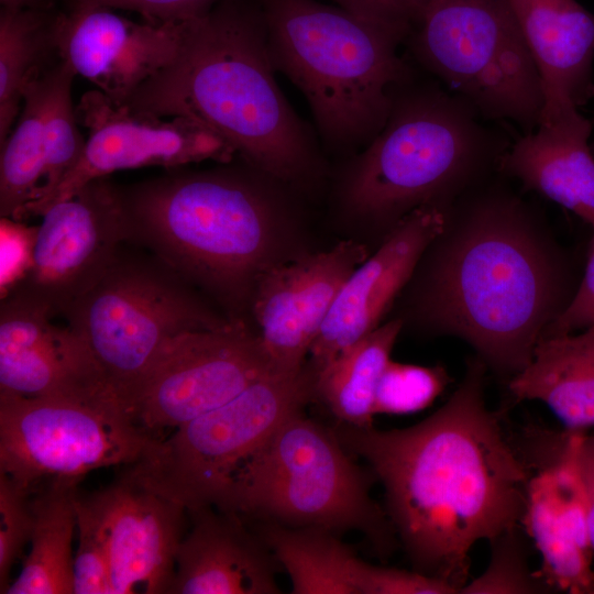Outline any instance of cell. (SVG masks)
Wrapping results in <instances>:
<instances>
[{
    "mask_svg": "<svg viewBox=\"0 0 594 594\" xmlns=\"http://www.w3.org/2000/svg\"><path fill=\"white\" fill-rule=\"evenodd\" d=\"M486 365L465 375L437 411L392 430L339 422L348 451L381 481L386 513L415 571L458 593L469 582L474 544L520 527L527 469L517 439L485 402Z\"/></svg>",
    "mask_w": 594,
    "mask_h": 594,
    "instance_id": "6da1fadb",
    "label": "cell"
},
{
    "mask_svg": "<svg viewBox=\"0 0 594 594\" xmlns=\"http://www.w3.org/2000/svg\"><path fill=\"white\" fill-rule=\"evenodd\" d=\"M455 218L436 239L421 314L512 377L571 300L561 255L513 196L484 193Z\"/></svg>",
    "mask_w": 594,
    "mask_h": 594,
    "instance_id": "7a4b0ae2",
    "label": "cell"
},
{
    "mask_svg": "<svg viewBox=\"0 0 594 594\" xmlns=\"http://www.w3.org/2000/svg\"><path fill=\"white\" fill-rule=\"evenodd\" d=\"M275 72L260 9L228 0L187 21L177 58L125 105L157 117L193 118L250 166L278 180H305L317 166L318 148Z\"/></svg>",
    "mask_w": 594,
    "mask_h": 594,
    "instance_id": "3957f363",
    "label": "cell"
},
{
    "mask_svg": "<svg viewBox=\"0 0 594 594\" xmlns=\"http://www.w3.org/2000/svg\"><path fill=\"white\" fill-rule=\"evenodd\" d=\"M129 244L238 308L268 257L277 219L268 191L244 170L169 173L121 186Z\"/></svg>",
    "mask_w": 594,
    "mask_h": 594,
    "instance_id": "277c9868",
    "label": "cell"
},
{
    "mask_svg": "<svg viewBox=\"0 0 594 594\" xmlns=\"http://www.w3.org/2000/svg\"><path fill=\"white\" fill-rule=\"evenodd\" d=\"M258 3L273 65L305 96L321 136L338 147L366 146L413 76L398 53L407 26L316 0Z\"/></svg>",
    "mask_w": 594,
    "mask_h": 594,
    "instance_id": "5b68a950",
    "label": "cell"
},
{
    "mask_svg": "<svg viewBox=\"0 0 594 594\" xmlns=\"http://www.w3.org/2000/svg\"><path fill=\"white\" fill-rule=\"evenodd\" d=\"M437 80L402 84L388 118L350 165L342 202L353 216L394 226L471 185L504 153L501 138Z\"/></svg>",
    "mask_w": 594,
    "mask_h": 594,
    "instance_id": "8992f818",
    "label": "cell"
},
{
    "mask_svg": "<svg viewBox=\"0 0 594 594\" xmlns=\"http://www.w3.org/2000/svg\"><path fill=\"white\" fill-rule=\"evenodd\" d=\"M371 477L349 457L336 430L307 417L286 418L243 463L217 508L264 524L362 532L383 556L396 543Z\"/></svg>",
    "mask_w": 594,
    "mask_h": 594,
    "instance_id": "52a82bcc",
    "label": "cell"
},
{
    "mask_svg": "<svg viewBox=\"0 0 594 594\" xmlns=\"http://www.w3.org/2000/svg\"><path fill=\"white\" fill-rule=\"evenodd\" d=\"M404 43L483 119L510 122L524 134L539 124L541 76L507 0H407Z\"/></svg>",
    "mask_w": 594,
    "mask_h": 594,
    "instance_id": "ba28073f",
    "label": "cell"
},
{
    "mask_svg": "<svg viewBox=\"0 0 594 594\" xmlns=\"http://www.w3.org/2000/svg\"><path fill=\"white\" fill-rule=\"evenodd\" d=\"M189 285L152 253L136 254L123 246L105 274L63 314L129 414L170 339L226 328L238 320L216 314Z\"/></svg>",
    "mask_w": 594,
    "mask_h": 594,
    "instance_id": "9c48e42d",
    "label": "cell"
},
{
    "mask_svg": "<svg viewBox=\"0 0 594 594\" xmlns=\"http://www.w3.org/2000/svg\"><path fill=\"white\" fill-rule=\"evenodd\" d=\"M316 372L273 373L158 439L128 469L187 512L217 507L243 463L315 395Z\"/></svg>",
    "mask_w": 594,
    "mask_h": 594,
    "instance_id": "30bf717a",
    "label": "cell"
},
{
    "mask_svg": "<svg viewBox=\"0 0 594 594\" xmlns=\"http://www.w3.org/2000/svg\"><path fill=\"white\" fill-rule=\"evenodd\" d=\"M114 399L0 393V473L29 492L50 481L139 462L158 440Z\"/></svg>",
    "mask_w": 594,
    "mask_h": 594,
    "instance_id": "8fae6325",
    "label": "cell"
},
{
    "mask_svg": "<svg viewBox=\"0 0 594 594\" xmlns=\"http://www.w3.org/2000/svg\"><path fill=\"white\" fill-rule=\"evenodd\" d=\"M585 431L527 427L517 443L527 469L520 527L541 558L550 591L594 594L588 504L579 452Z\"/></svg>",
    "mask_w": 594,
    "mask_h": 594,
    "instance_id": "7c38bea8",
    "label": "cell"
},
{
    "mask_svg": "<svg viewBox=\"0 0 594 594\" xmlns=\"http://www.w3.org/2000/svg\"><path fill=\"white\" fill-rule=\"evenodd\" d=\"M273 373L280 372L257 334L239 320L221 329L182 333L161 350L130 414L153 435L176 429Z\"/></svg>",
    "mask_w": 594,
    "mask_h": 594,
    "instance_id": "4fadbf2b",
    "label": "cell"
},
{
    "mask_svg": "<svg viewBox=\"0 0 594 594\" xmlns=\"http://www.w3.org/2000/svg\"><path fill=\"white\" fill-rule=\"evenodd\" d=\"M40 217L31 268L14 289L47 305L55 317L63 316L129 243L121 186L96 178Z\"/></svg>",
    "mask_w": 594,
    "mask_h": 594,
    "instance_id": "5bb4252c",
    "label": "cell"
},
{
    "mask_svg": "<svg viewBox=\"0 0 594 594\" xmlns=\"http://www.w3.org/2000/svg\"><path fill=\"white\" fill-rule=\"evenodd\" d=\"M88 139L77 164L41 205L37 216L85 184L117 170L216 161L230 163L234 148L218 133L188 117H157L118 103L100 90L85 92L75 106Z\"/></svg>",
    "mask_w": 594,
    "mask_h": 594,
    "instance_id": "9a60e30c",
    "label": "cell"
},
{
    "mask_svg": "<svg viewBox=\"0 0 594 594\" xmlns=\"http://www.w3.org/2000/svg\"><path fill=\"white\" fill-rule=\"evenodd\" d=\"M54 317L47 305L22 290L1 297L0 393L119 402L82 339L68 324H55Z\"/></svg>",
    "mask_w": 594,
    "mask_h": 594,
    "instance_id": "2e32d148",
    "label": "cell"
},
{
    "mask_svg": "<svg viewBox=\"0 0 594 594\" xmlns=\"http://www.w3.org/2000/svg\"><path fill=\"white\" fill-rule=\"evenodd\" d=\"M81 498L90 509L110 565L114 594L170 593L187 510L140 481L129 469Z\"/></svg>",
    "mask_w": 594,
    "mask_h": 594,
    "instance_id": "e0dca14e",
    "label": "cell"
},
{
    "mask_svg": "<svg viewBox=\"0 0 594 594\" xmlns=\"http://www.w3.org/2000/svg\"><path fill=\"white\" fill-rule=\"evenodd\" d=\"M367 257L342 241L332 249L268 266L257 278L252 305L257 337L280 373H297L344 282Z\"/></svg>",
    "mask_w": 594,
    "mask_h": 594,
    "instance_id": "ac0fdd59",
    "label": "cell"
},
{
    "mask_svg": "<svg viewBox=\"0 0 594 594\" xmlns=\"http://www.w3.org/2000/svg\"><path fill=\"white\" fill-rule=\"evenodd\" d=\"M188 21V20H187ZM184 22H135L110 8H70L56 14L59 58L118 103H127L148 79L179 55Z\"/></svg>",
    "mask_w": 594,
    "mask_h": 594,
    "instance_id": "d6986e66",
    "label": "cell"
},
{
    "mask_svg": "<svg viewBox=\"0 0 594 594\" xmlns=\"http://www.w3.org/2000/svg\"><path fill=\"white\" fill-rule=\"evenodd\" d=\"M446 224L442 206L415 209L398 221L381 248L352 272L311 345L308 364L315 372L378 327L381 318Z\"/></svg>",
    "mask_w": 594,
    "mask_h": 594,
    "instance_id": "ffe728a7",
    "label": "cell"
},
{
    "mask_svg": "<svg viewBox=\"0 0 594 594\" xmlns=\"http://www.w3.org/2000/svg\"><path fill=\"white\" fill-rule=\"evenodd\" d=\"M191 528L176 557L172 594H276L273 561L235 513L207 506L187 512Z\"/></svg>",
    "mask_w": 594,
    "mask_h": 594,
    "instance_id": "44dd1931",
    "label": "cell"
},
{
    "mask_svg": "<svg viewBox=\"0 0 594 594\" xmlns=\"http://www.w3.org/2000/svg\"><path fill=\"white\" fill-rule=\"evenodd\" d=\"M592 122L579 108L543 114L537 128L501 156L502 168L527 189L572 211L594 231Z\"/></svg>",
    "mask_w": 594,
    "mask_h": 594,
    "instance_id": "7402d4cb",
    "label": "cell"
},
{
    "mask_svg": "<svg viewBox=\"0 0 594 594\" xmlns=\"http://www.w3.org/2000/svg\"><path fill=\"white\" fill-rule=\"evenodd\" d=\"M539 69L543 114L594 96V14L576 0H507Z\"/></svg>",
    "mask_w": 594,
    "mask_h": 594,
    "instance_id": "603a6c76",
    "label": "cell"
},
{
    "mask_svg": "<svg viewBox=\"0 0 594 594\" xmlns=\"http://www.w3.org/2000/svg\"><path fill=\"white\" fill-rule=\"evenodd\" d=\"M516 403H543L564 429L594 427V324L581 333L543 336L529 363L510 377Z\"/></svg>",
    "mask_w": 594,
    "mask_h": 594,
    "instance_id": "cb8c5ba5",
    "label": "cell"
},
{
    "mask_svg": "<svg viewBox=\"0 0 594 594\" xmlns=\"http://www.w3.org/2000/svg\"><path fill=\"white\" fill-rule=\"evenodd\" d=\"M77 484L55 480L32 492L31 550L6 594H74L72 542L77 527Z\"/></svg>",
    "mask_w": 594,
    "mask_h": 594,
    "instance_id": "d4e9b609",
    "label": "cell"
},
{
    "mask_svg": "<svg viewBox=\"0 0 594 594\" xmlns=\"http://www.w3.org/2000/svg\"><path fill=\"white\" fill-rule=\"evenodd\" d=\"M260 538L287 572L294 594H364L370 563L337 534L264 524Z\"/></svg>",
    "mask_w": 594,
    "mask_h": 594,
    "instance_id": "484cf974",
    "label": "cell"
},
{
    "mask_svg": "<svg viewBox=\"0 0 594 594\" xmlns=\"http://www.w3.org/2000/svg\"><path fill=\"white\" fill-rule=\"evenodd\" d=\"M56 62L26 88L13 130L0 145L1 218L19 221L30 218L44 196L45 119Z\"/></svg>",
    "mask_w": 594,
    "mask_h": 594,
    "instance_id": "4316f807",
    "label": "cell"
},
{
    "mask_svg": "<svg viewBox=\"0 0 594 594\" xmlns=\"http://www.w3.org/2000/svg\"><path fill=\"white\" fill-rule=\"evenodd\" d=\"M402 326L398 319L378 326L316 372L315 395L339 422L372 426L376 387Z\"/></svg>",
    "mask_w": 594,
    "mask_h": 594,
    "instance_id": "83f0119b",
    "label": "cell"
},
{
    "mask_svg": "<svg viewBox=\"0 0 594 594\" xmlns=\"http://www.w3.org/2000/svg\"><path fill=\"white\" fill-rule=\"evenodd\" d=\"M51 10L1 9L0 13V145L21 111L24 92L56 61Z\"/></svg>",
    "mask_w": 594,
    "mask_h": 594,
    "instance_id": "f1b7e54d",
    "label": "cell"
},
{
    "mask_svg": "<svg viewBox=\"0 0 594 594\" xmlns=\"http://www.w3.org/2000/svg\"><path fill=\"white\" fill-rule=\"evenodd\" d=\"M76 73L59 58L54 66V80L50 96L46 129V169L43 198L32 209L36 217L41 205L52 195L64 177L79 161L85 148L84 140L72 100V84Z\"/></svg>",
    "mask_w": 594,
    "mask_h": 594,
    "instance_id": "f546056e",
    "label": "cell"
},
{
    "mask_svg": "<svg viewBox=\"0 0 594 594\" xmlns=\"http://www.w3.org/2000/svg\"><path fill=\"white\" fill-rule=\"evenodd\" d=\"M449 382L448 372L440 365L424 366L389 360L376 387L374 414L420 411L433 403Z\"/></svg>",
    "mask_w": 594,
    "mask_h": 594,
    "instance_id": "4dcf8cb0",
    "label": "cell"
},
{
    "mask_svg": "<svg viewBox=\"0 0 594 594\" xmlns=\"http://www.w3.org/2000/svg\"><path fill=\"white\" fill-rule=\"evenodd\" d=\"M515 528L491 542V561L480 576L469 581L460 593H543L550 592L537 572L528 568L527 556Z\"/></svg>",
    "mask_w": 594,
    "mask_h": 594,
    "instance_id": "1f68e13d",
    "label": "cell"
},
{
    "mask_svg": "<svg viewBox=\"0 0 594 594\" xmlns=\"http://www.w3.org/2000/svg\"><path fill=\"white\" fill-rule=\"evenodd\" d=\"M31 494L0 473V593H6L10 585L12 566L32 536Z\"/></svg>",
    "mask_w": 594,
    "mask_h": 594,
    "instance_id": "d6a6232c",
    "label": "cell"
},
{
    "mask_svg": "<svg viewBox=\"0 0 594 594\" xmlns=\"http://www.w3.org/2000/svg\"><path fill=\"white\" fill-rule=\"evenodd\" d=\"M76 514L78 546L74 556V594H114L105 543L79 492Z\"/></svg>",
    "mask_w": 594,
    "mask_h": 594,
    "instance_id": "836d02e7",
    "label": "cell"
},
{
    "mask_svg": "<svg viewBox=\"0 0 594 594\" xmlns=\"http://www.w3.org/2000/svg\"><path fill=\"white\" fill-rule=\"evenodd\" d=\"M1 297L14 289L28 275L33 258L37 227L1 218Z\"/></svg>",
    "mask_w": 594,
    "mask_h": 594,
    "instance_id": "e575fe53",
    "label": "cell"
},
{
    "mask_svg": "<svg viewBox=\"0 0 594 594\" xmlns=\"http://www.w3.org/2000/svg\"><path fill=\"white\" fill-rule=\"evenodd\" d=\"M216 0H70V8L105 7L138 12L153 23L184 22L211 10Z\"/></svg>",
    "mask_w": 594,
    "mask_h": 594,
    "instance_id": "d590c367",
    "label": "cell"
},
{
    "mask_svg": "<svg viewBox=\"0 0 594 594\" xmlns=\"http://www.w3.org/2000/svg\"><path fill=\"white\" fill-rule=\"evenodd\" d=\"M594 324V234L579 287L547 334L570 333Z\"/></svg>",
    "mask_w": 594,
    "mask_h": 594,
    "instance_id": "8d00e7d4",
    "label": "cell"
},
{
    "mask_svg": "<svg viewBox=\"0 0 594 594\" xmlns=\"http://www.w3.org/2000/svg\"><path fill=\"white\" fill-rule=\"evenodd\" d=\"M339 7L366 19L407 26V0H333Z\"/></svg>",
    "mask_w": 594,
    "mask_h": 594,
    "instance_id": "74e56055",
    "label": "cell"
},
{
    "mask_svg": "<svg viewBox=\"0 0 594 594\" xmlns=\"http://www.w3.org/2000/svg\"><path fill=\"white\" fill-rule=\"evenodd\" d=\"M579 461L587 495L590 536L594 550V432L584 433L580 446Z\"/></svg>",
    "mask_w": 594,
    "mask_h": 594,
    "instance_id": "f35d334b",
    "label": "cell"
},
{
    "mask_svg": "<svg viewBox=\"0 0 594 594\" xmlns=\"http://www.w3.org/2000/svg\"><path fill=\"white\" fill-rule=\"evenodd\" d=\"M3 9L51 10L54 0H0Z\"/></svg>",
    "mask_w": 594,
    "mask_h": 594,
    "instance_id": "ab89813d",
    "label": "cell"
},
{
    "mask_svg": "<svg viewBox=\"0 0 594 594\" xmlns=\"http://www.w3.org/2000/svg\"><path fill=\"white\" fill-rule=\"evenodd\" d=\"M592 148H593V151H594V144H593Z\"/></svg>",
    "mask_w": 594,
    "mask_h": 594,
    "instance_id": "60d3db41",
    "label": "cell"
}]
</instances>
